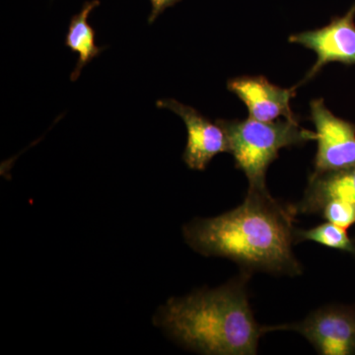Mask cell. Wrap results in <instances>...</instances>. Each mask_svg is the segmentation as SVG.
Masks as SVG:
<instances>
[{
	"label": "cell",
	"mask_w": 355,
	"mask_h": 355,
	"mask_svg": "<svg viewBox=\"0 0 355 355\" xmlns=\"http://www.w3.org/2000/svg\"><path fill=\"white\" fill-rule=\"evenodd\" d=\"M331 200L355 205V166L329 172H313L302 200L296 203L298 214H316Z\"/></svg>",
	"instance_id": "9c48e42d"
},
{
	"label": "cell",
	"mask_w": 355,
	"mask_h": 355,
	"mask_svg": "<svg viewBox=\"0 0 355 355\" xmlns=\"http://www.w3.org/2000/svg\"><path fill=\"white\" fill-rule=\"evenodd\" d=\"M316 216L347 229L355 223V205L340 200H331L320 207Z\"/></svg>",
	"instance_id": "7c38bea8"
},
{
	"label": "cell",
	"mask_w": 355,
	"mask_h": 355,
	"mask_svg": "<svg viewBox=\"0 0 355 355\" xmlns=\"http://www.w3.org/2000/svg\"><path fill=\"white\" fill-rule=\"evenodd\" d=\"M227 88L246 105L249 118L266 123L284 118L298 123L291 107L296 87H279L263 76H240L230 79Z\"/></svg>",
	"instance_id": "ba28073f"
},
{
	"label": "cell",
	"mask_w": 355,
	"mask_h": 355,
	"mask_svg": "<svg viewBox=\"0 0 355 355\" xmlns=\"http://www.w3.org/2000/svg\"><path fill=\"white\" fill-rule=\"evenodd\" d=\"M310 107L318 141L314 171H336L355 166V125L336 116L323 99L313 100Z\"/></svg>",
	"instance_id": "5b68a950"
},
{
	"label": "cell",
	"mask_w": 355,
	"mask_h": 355,
	"mask_svg": "<svg viewBox=\"0 0 355 355\" xmlns=\"http://www.w3.org/2000/svg\"><path fill=\"white\" fill-rule=\"evenodd\" d=\"M156 106L174 112L184 121L188 141L183 160L190 169L203 171L216 155L229 153L227 137L216 121L212 123L197 110L174 99L159 100Z\"/></svg>",
	"instance_id": "52a82bcc"
},
{
	"label": "cell",
	"mask_w": 355,
	"mask_h": 355,
	"mask_svg": "<svg viewBox=\"0 0 355 355\" xmlns=\"http://www.w3.org/2000/svg\"><path fill=\"white\" fill-rule=\"evenodd\" d=\"M296 244L300 242H314L331 249L347 252L355 256V245L347 234V228L336 225L331 222L319 224L310 229H296Z\"/></svg>",
	"instance_id": "8fae6325"
},
{
	"label": "cell",
	"mask_w": 355,
	"mask_h": 355,
	"mask_svg": "<svg viewBox=\"0 0 355 355\" xmlns=\"http://www.w3.org/2000/svg\"><path fill=\"white\" fill-rule=\"evenodd\" d=\"M250 273L216 288L170 298L156 310L153 324L180 347L205 355H254L270 333L256 321L250 304Z\"/></svg>",
	"instance_id": "7a4b0ae2"
},
{
	"label": "cell",
	"mask_w": 355,
	"mask_h": 355,
	"mask_svg": "<svg viewBox=\"0 0 355 355\" xmlns=\"http://www.w3.org/2000/svg\"><path fill=\"white\" fill-rule=\"evenodd\" d=\"M227 137L229 153L236 167L246 175L251 190H266V172L279 157L280 149L303 146L317 140V133L301 128L296 121L217 120Z\"/></svg>",
	"instance_id": "3957f363"
},
{
	"label": "cell",
	"mask_w": 355,
	"mask_h": 355,
	"mask_svg": "<svg viewBox=\"0 0 355 355\" xmlns=\"http://www.w3.org/2000/svg\"><path fill=\"white\" fill-rule=\"evenodd\" d=\"M355 4L349 12L336 18L321 29L298 33L289 37L291 43L301 44L317 55L316 64L308 71L301 84L319 73L329 62L355 64Z\"/></svg>",
	"instance_id": "8992f818"
},
{
	"label": "cell",
	"mask_w": 355,
	"mask_h": 355,
	"mask_svg": "<svg viewBox=\"0 0 355 355\" xmlns=\"http://www.w3.org/2000/svg\"><path fill=\"white\" fill-rule=\"evenodd\" d=\"M178 1L180 0H150L153 9L148 18L149 24L153 23L161 13L164 12L166 8L174 6Z\"/></svg>",
	"instance_id": "4fadbf2b"
},
{
	"label": "cell",
	"mask_w": 355,
	"mask_h": 355,
	"mask_svg": "<svg viewBox=\"0 0 355 355\" xmlns=\"http://www.w3.org/2000/svg\"><path fill=\"white\" fill-rule=\"evenodd\" d=\"M268 330L296 331L304 336L319 354H355L354 306H323L301 322L268 327Z\"/></svg>",
	"instance_id": "277c9868"
},
{
	"label": "cell",
	"mask_w": 355,
	"mask_h": 355,
	"mask_svg": "<svg viewBox=\"0 0 355 355\" xmlns=\"http://www.w3.org/2000/svg\"><path fill=\"white\" fill-rule=\"evenodd\" d=\"M295 205L275 200L268 189H248L236 209L211 218H195L183 227L184 241L205 257L234 261L243 272L298 277L303 266L296 245Z\"/></svg>",
	"instance_id": "6da1fadb"
},
{
	"label": "cell",
	"mask_w": 355,
	"mask_h": 355,
	"mask_svg": "<svg viewBox=\"0 0 355 355\" xmlns=\"http://www.w3.org/2000/svg\"><path fill=\"white\" fill-rule=\"evenodd\" d=\"M99 6V0L85 2L80 12L72 16L70 20L69 32L65 37V46L72 53H78V62L70 76L71 81H76L83 67L105 49V46H96L95 30L88 23L89 15Z\"/></svg>",
	"instance_id": "30bf717a"
}]
</instances>
